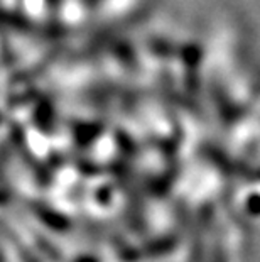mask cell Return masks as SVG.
<instances>
[{
    "label": "cell",
    "instance_id": "cell-1",
    "mask_svg": "<svg viewBox=\"0 0 260 262\" xmlns=\"http://www.w3.org/2000/svg\"><path fill=\"white\" fill-rule=\"evenodd\" d=\"M218 262H223V260H221V259H218Z\"/></svg>",
    "mask_w": 260,
    "mask_h": 262
}]
</instances>
